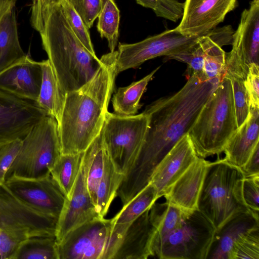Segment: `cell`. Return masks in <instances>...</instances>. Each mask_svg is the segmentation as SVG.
Returning a JSON list of instances; mask_svg holds the SVG:
<instances>
[{
    "mask_svg": "<svg viewBox=\"0 0 259 259\" xmlns=\"http://www.w3.org/2000/svg\"><path fill=\"white\" fill-rule=\"evenodd\" d=\"M187 78L177 93L157 99L144 111L149 119L145 139L117 192L124 203L130 201L150 183L158 164L188 134L220 82L204 80L195 75Z\"/></svg>",
    "mask_w": 259,
    "mask_h": 259,
    "instance_id": "obj_1",
    "label": "cell"
},
{
    "mask_svg": "<svg viewBox=\"0 0 259 259\" xmlns=\"http://www.w3.org/2000/svg\"><path fill=\"white\" fill-rule=\"evenodd\" d=\"M124 176L117 170L105 149L103 173L97 193L96 209L100 217L107 213Z\"/></svg>",
    "mask_w": 259,
    "mask_h": 259,
    "instance_id": "obj_26",
    "label": "cell"
},
{
    "mask_svg": "<svg viewBox=\"0 0 259 259\" xmlns=\"http://www.w3.org/2000/svg\"><path fill=\"white\" fill-rule=\"evenodd\" d=\"M26 236L0 229V259H14Z\"/></svg>",
    "mask_w": 259,
    "mask_h": 259,
    "instance_id": "obj_42",
    "label": "cell"
},
{
    "mask_svg": "<svg viewBox=\"0 0 259 259\" xmlns=\"http://www.w3.org/2000/svg\"><path fill=\"white\" fill-rule=\"evenodd\" d=\"M259 109L250 108L245 121L238 127L226 143L224 158L230 164L241 168L259 143Z\"/></svg>",
    "mask_w": 259,
    "mask_h": 259,
    "instance_id": "obj_22",
    "label": "cell"
},
{
    "mask_svg": "<svg viewBox=\"0 0 259 259\" xmlns=\"http://www.w3.org/2000/svg\"><path fill=\"white\" fill-rule=\"evenodd\" d=\"M89 155L84 151L78 175L58 219L55 237L60 242L70 231L83 224L100 217L90 196L87 181Z\"/></svg>",
    "mask_w": 259,
    "mask_h": 259,
    "instance_id": "obj_15",
    "label": "cell"
},
{
    "mask_svg": "<svg viewBox=\"0 0 259 259\" xmlns=\"http://www.w3.org/2000/svg\"><path fill=\"white\" fill-rule=\"evenodd\" d=\"M58 259L55 237L31 236L24 241L14 259Z\"/></svg>",
    "mask_w": 259,
    "mask_h": 259,
    "instance_id": "obj_33",
    "label": "cell"
},
{
    "mask_svg": "<svg viewBox=\"0 0 259 259\" xmlns=\"http://www.w3.org/2000/svg\"><path fill=\"white\" fill-rule=\"evenodd\" d=\"M208 161L198 157L163 196L166 201L184 209H198V201Z\"/></svg>",
    "mask_w": 259,
    "mask_h": 259,
    "instance_id": "obj_20",
    "label": "cell"
},
{
    "mask_svg": "<svg viewBox=\"0 0 259 259\" xmlns=\"http://www.w3.org/2000/svg\"><path fill=\"white\" fill-rule=\"evenodd\" d=\"M215 230L198 210L192 212L182 226L153 246L161 259H206Z\"/></svg>",
    "mask_w": 259,
    "mask_h": 259,
    "instance_id": "obj_8",
    "label": "cell"
},
{
    "mask_svg": "<svg viewBox=\"0 0 259 259\" xmlns=\"http://www.w3.org/2000/svg\"><path fill=\"white\" fill-rule=\"evenodd\" d=\"M149 123L143 112L120 115L107 111L101 134L105 149L117 170L125 175L144 142Z\"/></svg>",
    "mask_w": 259,
    "mask_h": 259,
    "instance_id": "obj_7",
    "label": "cell"
},
{
    "mask_svg": "<svg viewBox=\"0 0 259 259\" xmlns=\"http://www.w3.org/2000/svg\"><path fill=\"white\" fill-rule=\"evenodd\" d=\"M16 0H0V22L10 10L15 8Z\"/></svg>",
    "mask_w": 259,
    "mask_h": 259,
    "instance_id": "obj_46",
    "label": "cell"
},
{
    "mask_svg": "<svg viewBox=\"0 0 259 259\" xmlns=\"http://www.w3.org/2000/svg\"><path fill=\"white\" fill-rule=\"evenodd\" d=\"M244 177L240 168L224 159L208 162L197 210L215 231L234 214L248 209L239 196V185Z\"/></svg>",
    "mask_w": 259,
    "mask_h": 259,
    "instance_id": "obj_5",
    "label": "cell"
},
{
    "mask_svg": "<svg viewBox=\"0 0 259 259\" xmlns=\"http://www.w3.org/2000/svg\"><path fill=\"white\" fill-rule=\"evenodd\" d=\"M259 259V227L241 235L234 243L229 259Z\"/></svg>",
    "mask_w": 259,
    "mask_h": 259,
    "instance_id": "obj_34",
    "label": "cell"
},
{
    "mask_svg": "<svg viewBox=\"0 0 259 259\" xmlns=\"http://www.w3.org/2000/svg\"><path fill=\"white\" fill-rule=\"evenodd\" d=\"M112 227L111 219L98 217L74 229L57 242L58 259H107Z\"/></svg>",
    "mask_w": 259,
    "mask_h": 259,
    "instance_id": "obj_11",
    "label": "cell"
},
{
    "mask_svg": "<svg viewBox=\"0 0 259 259\" xmlns=\"http://www.w3.org/2000/svg\"><path fill=\"white\" fill-rule=\"evenodd\" d=\"M231 45V52L226 54L224 77L245 80L250 65H258L259 0H253L242 12Z\"/></svg>",
    "mask_w": 259,
    "mask_h": 259,
    "instance_id": "obj_10",
    "label": "cell"
},
{
    "mask_svg": "<svg viewBox=\"0 0 259 259\" xmlns=\"http://www.w3.org/2000/svg\"><path fill=\"white\" fill-rule=\"evenodd\" d=\"M84 152L61 154L52 168L51 175L68 198L81 167Z\"/></svg>",
    "mask_w": 259,
    "mask_h": 259,
    "instance_id": "obj_28",
    "label": "cell"
},
{
    "mask_svg": "<svg viewBox=\"0 0 259 259\" xmlns=\"http://www.w3.org/2000/svg\"><path fill=\"white\" fill-rule=\"evenodd\" d=\"M66 0H32L30 23L33 28L41 34L53 9Z\"/></svg>",
    "mask_w": 259,
    "mask_h": 259,
    "instance_id": "obj_40",
    "label": "cell"
},
{
    "mask_svg": "<svg viewBox=\"0 0 259 259\" xmlns=\"http://www.w3.org/2000/svg\"><path fill=\"white\" fill-rule=\"evenodd\" d=\"M239 196L246 208L259 214V175L246 176L241 180Z\"/></svg>",
    "mask_w": 259,
    "mask_h": 259,
    "instance_id": "obj_39",
    "label": "cell"
},
{
    "mask_svg": "<svg viewBox=\"0 0 259 259\" xmlns=\"http://www.w3.org/2000/svg\"><path fill=\"white\" fill-rule=\"evenodd\" d=\"M17 139L0 147V185L5 181L6 175L14 161L22 144Z\"/></svg>",
    "mask_w": 259,
    "mask_h": 259,
    "instance_id": "obj_43",
    "label": "cell"
},
{
    "mask_svg": "<svg viewBox=\"0 0 259 259\" xmlns=\"http://www.w3.org/2000/svg\"><path fill=\"white\" fill-rule=\"evenodd\" d=\"M42 80L39 95L35 102L48 115L59 124L65 104L66 94L61 89L48 59L40 62Z\"/></svg>",
    "mask_w": 259,
    "mask_h": 259,
    "instance_id": "obj_23",
    "label": "cell"
},
{
    "mask_svg": "<svg viewBox=\"0 0 259 259\" xmlns=\"http://www.w3.org/2000/svg\"><path fill=\"white\" fill-rule=\"evenodd\" d=\"M26 55L19 42L14 8L0 22V72Z\"/></svg>",
    "mask_w": 259,
    "mask_h": 259,
    "instance_id": "obj_24",
    "label": "cell"
},
{
    "mask_svg": "<svg viewBox=\"0 0 259 259\" xmlns=\"http://www.w3.org/2000/svg\"><path fill=\"white\" fill-rule=\"evenodd\" d=\"M238 128L231 80L224 77L188 133L199 157L223 152Z\"/></svg>",
    "mask_w": 259,
    "mask_h": 259,
    "instance_id": "obj_4",
    "label": "cell"
},
{
    "mask_svg": "<svg viewBox=\"0 0 259 259\" xmlns=\"http://www.w3.org/2000/svg\"><path fill=\"white\" fill-rule=\"evenodd\" d=\"M61 154L57 121L46 115L22 139L5 181L12 178L33 180L47 177Z\"/></svg>",
    "mask_w": 259,
    "mask_h": 259,
    "instance_id": "obj_6",
    "label": "cell"
},
{
    "mask_svg": "<svg viewBox=\"0 0 259 259\" xmlns=\"http://www.w3.org/2000/svg\"><path fill=\"white\" fill-rule=\"evenodd\" d=\"M160 66L153 70L141 79L133 82L125 87L119 88L112 98L114 113L120 115H135L142 105L141 98L146 90L149 82Z\"/></svg>",
    "mask_w": 259,
    "mask_h": 259,
    "instance_id": "obj_27",
    "label": "cell"
},
{
    "mask_svg": "<svg viewBox=\"0 0 259 259\" xmlns=\"http://www.w3.org/2000/svg\"><path fill=\"white\" fill-rule=\"evenodd\" d=\"M240 168L245 177L259 175V143L246 163Z\"/></svg>",
    "mask_w": 259,
    "mask_h": 259,
    "instance_id": "obj_45",
    "label": "cell"
},
{
    "mask_svg": "<svg viewBox=\"0 0 259 259\" xmlns=\"http://www.w3.org/2000/svg\"><path fill=\"white\" fill-rule=\"evenodd\" d=\"M80 16L88 29L97 18L101 7V0H67Z\"/></svg>",
    "mask_w": 259,
    "mask_h": 259,
    "instance_id": "obj_41",
    "label": "cell"
},
{
    "mask_svg": "<svg viewBox=\"0 0 259 259\" xmlns=\"http://www.w3.org/2000/svg\"><path fill=\"white\" fill-rule=\"evenodd\" d=\"M46 115L35 102L0 89V147L23 139Z\"/></svg>",
    "mask_w": 259,
    "mask_h": 259,
    "instance_id": "obj_14",
    "label": "cell"
},
{
    "mask_svg": "<svg viewBox=\"0 0 259 259\" xmlns=\"http://www.w3.org/2000/svg\"><path fill=\"white\" fill-rule=\"evenodd\" d=\"M150 208L128 225L113 259H146L154 256L152 246L156 229L150 218Z\"/></svg>",
    "mask_w": 259,
    "mask_h": 259,
    "instance_id": "obj_19",
    "label": "cell"
},
{
    "mask_svg": "<svg viewBox=\"0 0 259 259\" xmlns=\"http://www.w3.org/2000/svg\"><path fill=\"white\" fill-rule=\"evenodd\" d=\"M245 85L249 98L250 107L259 109V66L250 65L245 80Z\"/></svg>",
    "mask_w": 259,
    "mask_h": 259,
    "instance_id": "obj_44",
    "label": "cell"
},
{
    "mask_svg": "<svg viewBox=\"0 0 259 259\" xmlns=\"http://www.w3.org/2000/svg\"><path fill=\"white\" fill-rule=\"evenodd\" d=\"M86 150L89 155L87 186L91 199L96 207L97 190L104 170L105 148L101 132Z\"/></svg>",
    "mask_w": 259,
    "mask_h": 259,
    "instance_id": "obj_31",
    "label": "cell"
},
{
    "mask_svg": "<svg viewBox=\"0 0 259 259\" xmlns=\"http://www.w3.org/2000/svg\"><path fill=\"white\" fill-rule=\"evenodd\" d=\"M116 76L114 64L104 60L89 81L66 93L58 125L62 154L84 152L100 134Z\"/></svg>",
    "mask_w": 259,
    "mask_h": 259,
    "instance_id": "obj_2",
    "label": "cell"
},
{
    "mask_svg": "<svg viewBox=\"0 0 259 259\" xmlns=\"http://www.w3.org/2000/svg\"><path fill=\"white\" fill-rule=\"evenodd\" d=\"M229 79L231 81L236 122L238 127L245 121L249 114V98L244 79L238 78Z\"/></svg>",
    "mask_w": 259,
    "mask_h": 259,
    "instance_id": "obj_38",
    "label": "cell"
},
{
    "mask_svg": "<svg viewBox=\"0 0 259 259\" xmlns=\"http://www.w3.org/2000/svg\"><path fill=\"white\" fill-rule=\"evenodd\" d=\"M142 6L151 9L156 15L177 22L183 14L184 3L177 0H136Z\"/></svg>",
    "mask_w": 259,
    "mask_h": 259,
    "instance_id": "obj_37",
    "label": "cell"
},
{
    "mask_svg": "<svg viewBox=\"0 0 259 259\" xmlns=\"http://www.w3.org/2000/svg\"><path fill=\"white\" fill-rule=\"evenodd\" d=\"M193 211L167 201L162 203L155 202L149 210L151 220L156 229L153 246L180 228Z\"/></svg>",
    "mask_w": 259,
    "mask_h": 259,
    "instance_id": "obj_25",
    "label": "cell"
},
{
    "mask_svg": "<svg viewBox=\"0 0 259 259\" xmlns=\"http://www.w3.org/2000/svg\"><path fill=\"white\" fill-rule=\"evenodd\" d=\"M41 80L40 62L35 61L26 55L0 72V89L35 102Z\"/></svg>",
    "mask_w": 259,
    "mask_h": 259,
    "instance_id": "obj_17",
    "label": "cell"
},
{
    "mask_svg": "<svg viewBox=\"0 0 259 259\" xmlns=\"http://www.w3.org/2000/svg\"><path fill=\"white\" fill-rule=\"evenodd\" d=\"M237 0H186L183 14L176 27L186 36L211 35L226 15L233 10Z\"/></svg>",
    "mask_w": 259,
    "mask_h": 259,
    "instance_id": "obj_16",
    "label": "cell"
},
{
    "mask_svg": "<svg viewBox=\"0 0 259 259\" xmlns=\"http://www.w3.org/2000/svg\"><path fill=\"white\" fill-rule=\"evenodd\" d=\"M57 221L27 207L0 185V229L28 237H55Z\"/></svg>",
    "mask_w": 259,
    "mask_h": 259,
    "instance_id": "obj_12",
    "label": "cell"
},
{
    "mask_svg": "<svg viewBox=\"0 0 259 259\" xmlns=\"http://www.w3.org/2000/svg\"><path fill=\"white\" fill-rule=\"evenodd\" d=\"M97 28L102 38H105L110 52L115 51L119 36L120 13L114 0H101Z\"/></svg>",
    "mask_w": 259,
    "mask_h": 259,
    "instance_id": "obj_30",
    "label": "cell"
},
{
    "mask_svg": "<svg viewBox=\"0 0 259 259\" xmlns=\"http://www.w3.org/2000/svg\"><path fill=\"white\" fill-rule=\"evenodd\" d=\"M198 157L188 134L185 135L164 157L150 180L157 189L159 198Z\"/></svg>",
    "mask_w": 259,
    "mask_h": 259,
    "instance_id": "obj_18",
    "label": "cell"
},
{
    "mask_svg": "<svg viewBox=\"0 0 259 259\" xmlns=\"http://www.w3.org/2000/svg\"><path fill=\"white\" fill-rule=\"evenodd\" d=\"M167 57L169 59H175L188 64L186 70L187 77L195 75L202 80H207L203 71L204 50L199 38L197 42L188 50Z\"/></svg>",
    "mask_w": 259,
    "mask_h": 259,
    "instance_id": "obj_35",
    "label": "cell"
},
{
    "mask_svg": "<svg viewBox=\"0 0 259 259\" xmlns=\"http://www.w3.org/2000/svg\"><path fill=\"white\" fill-rule=\"evenodd\" d=\"M6 187L20 202L41 214L58 219L66 197L52 176L39 179L12 178Z\"/></svg>",
    "mask_w": 259,
    "mask_h": 259,
    "instance_id": "obj_13",
    "label": "cell"
},
{
    "mask_svg": "<svg viewBox=\"0 0 259 259\" xmlns=\"http://www.w3.org/2000/svg\"><path fill=\"white\" fill-rule=\"evenodd\" d=\"M42 47L59 83L66 94L89 81L101 64L76 37L61 5L55 7L40 34Z\"/></svg>",
    "mask_w": 259,
    "mask_h": 259,
    "instance_id": "obj_3",
    "label": "cell"
},
{
    "mask_svg": "<svg viewBox=\"0 0 259 259\" xmlns=\"http://www.w3.org/2000/svg\"><path fill=\"white\" fill-rule=\"evenodd\" d=\"M64 16L71 29L85 48L92 55H96L91 41L89 29L72 6L65 1L61 5Z\"/></svg>",
    "mask_w": 259,
    "mask_h": 259,
    "instance_id": "obj_36",
    "label": "cell"
},
{
    "mask_svg": "<svg viewBox=\"0 0 259 259\" xmlns=\"http://www.w3.org/2000/svg\"><path fill=\"white\" fill-rule=\"evenodd\" d=\"M208 36L199 38L204 50L203 74L207 80H221L226 72V53Z\"/></svg>",
    "mask_w": 259,
    "mask_h": 259,
    "instance_id": "obj_32",
    "label": "cell"
},
{
    "mask_svg": "<svg viewBox=\"0 0 259 259\" xmlns=\"http://www.w3.org/2000/svg\"><path fill=\"white\" fill-rule=\"evenodd\" d=\"M259 227V214L249 209L239 211L215 231L206 259H229L232 246L242 235Z\"/></svg>",
    "mask_w": 259,
    "mask_h": 259,
    "instance_id": "obj_21",
    "label": "cell"
},
{
    "mask_svg": "<svg viewBox=\"0 0 259 259\" xmlns=\"http://www.w3.org/2000/svg\"><path fill=\"white\" fill-rule=\"evenodd\" d=\"M159 199L156 188L149 183L111 219L113 225L131 224Z\"/></svg>",
    "mask_w": 259,
    "mask_h": 259,
    "instance_id": "obj_29",
    "label": "cell"
},
{
    "mask_svg": "<svg viewBox=\"0 0 259 259\" xmlns=\"http://www.w3.org/2000/svg\"><path fill=\"white\" fill-rule=\"evenodd\" d=\"M200 36L202 35L186 36L175 28L138 42L119 43L116 51L117 74L138 67L155 57L168 56L185 51L196 44Z\"/></svg>",
    "mask_w": 259,
    "mask_h": 259,
    "instance_id": "obj_9",
    "label": "cell"
}]
</instances>
